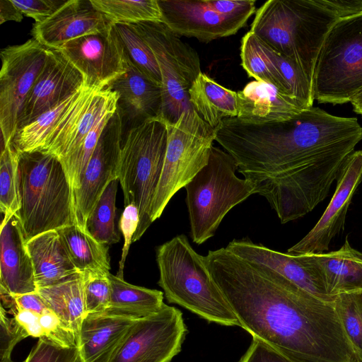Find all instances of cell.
I'll return each instance as SVG.
<instances>
[{"instance_id": "obj_49", "label": "cell", "mask_w": 362, "mask_h": 362, "mask_svg": "<svg viewBox=\"0 0 362 362\" xmlns=\"http://www.w3.org/2000/svg\"><path fill=\"white\" fill-rule=\"evenodd\" d=\"M0 362H15V361H12V359H11V360H8V361H0ZM23 362H24V361H23Z\"/></svg>"}, {"instance_id": "obj_32", "label": "cell", "mask_w": 362, "mask_h": 362, "mask_svg": "<svg viewBox=\"0 0 362 362\" xmlns=\"http://www.w3.org/2000/svg\"><path fill=\"white\" fill-rule=\"evenodd\" d=\"M240 57L242 66L250 77L272 84L291 95L284 80L261 40L250 31L242 38Z\"/></svg>"}, {"instance_id": "obj_7", "label": "cell", "mask_w": 362, "mask_h": 362, "mask_svg": "<svg viewBox=\"0 0 362 362\" xmlns=\"http://www.w3.org/2000/svg\"><path fill=\"white\" fill-rule=\"evenodd\" d=\"M236 170L233 158L213 146L207 165L185 185L193 243L201 245L213 237L227 213L254 194L252 184L239 178Z\"/></svg>"}, {"instance_id": "obj_34", "label": "cell", "mask_w": 362, "mask_h": 362, "mask_svg": "<svg viewBox=\"0 0 362 362\" xmlns=\"http://www.w3.org/2000/svg\"><path fill=\"white\" fill-rule=\"evenodd\" d=\"M119 180H112L105 188L90 214L86 230L98 242L110 245L119 241L115 227L116 195Z\"/></svg>"}, {"instance_id": "obj_26", "label": "cell", "mask_w": 362, "mask_h": 362, "mask_svg": "<svg viewBox=\"0 0 362 362\" xmlns=\"http://www.w3.org/2000/svg\"><path fill=\"white\" fill-rule=\"evenodd\" d=\"M38 288L57 284L79 272L70 259L57 230L37 235L25 242Z\"/></svg>"}, {"instance_id": "obj_40", "label": "cell", "mask_w": 362, "mask_h": 362, "mask_svg": "<svg viewBox=\"0 0 362 362\" xmlns=\"http://www.w3.org/2000/svg\"><path fill=\"white\" fill-rule=\"evenodd\" d=\"M26 332L17 323L13 317H8L5 308H0V361L11 359L15 346L28 337Z\"/></svg>"}, {"instance_id": "obj_23", "label": "cell", "mask_w": 362, "mask_h": 362, "mask_svg": "<svg viewBox=\"0 0 362 362\" xmlns=\"http://www.w3.org/2000/svg\"><path fill=\"white\" fill-rule=\"evenodd\" d=\"M136 320L105 312L87 314L77 341L80 362H109Z\"/></svg>"}, {"instance_id": "obj_42", "label": "cell", "mask_w": 362, "mask_h": 362, "mask_svg": "<svg viewBox=\"0 0 362 362\" xmlns=\"http://www.w3.org/2000/svg\"><path fill=\"white\" fill-rule=\"evenodd\" d=\"M139 223V214L137 206L134 204H129L125 206L119 223V229L124 237L122 255L119 262V271L116 275L120 279H124V263Z\"/></svg>"}, {"instance_id": "obj_46", "label": "cell", "mask_w": 362, "mask_h": 362, "mask_svg": "<svg viewBox=\"0 0 362 362\" xmlns=\"http://www.w3.org/2000/svg\"><path fill=\"white\" fill-rule=\"evenodd\" d=\"M9 311L17 323L26 332L28 337L38 339L44 337L43 329L40 322V314L21 309H13Z\"/></svg>"}, {"instance_id": "obj_33", "label": "cell", "mask_w": 362, "mask_h": 362, "mask_svg": "<svg viewBox=\"0 0 362 362\" xmlns=\"http://www.w3.org/2000/svg\"><path fill=\"white\" fill-rule=\"evenodd\" d=\"M93 7L112 24L161 22L162 12L158 0H90Z\"/></svg>"}, {"instance_id": "obj_22", "label": "cell", "mask_w": 362, "mask_h": 362, "mask_svg": "<svg viewBox=\"0 0 362 362\" xmlns=\"http://www.w3.org/2000/svg\"><path fill=\"white\" fill-rule=\"evenodd\" d=\"M238 93L237 118L260 124L287 120L306 108L293 96L259 81L248 83Z\"/></svg>"}, {"instance_id": "obj_17", "label": "cell", "mask_w": 362, "mask_h": 362, "mask_svg": "<svg viewBox=\"0 0 362 362\" xmlns=\"http://www.w3.org/2000/svg\"><path fill=\"white\" fill-rule=\"evenodd\" d=\"M118 94L108 87L86 86L78 102L52 134L42 151L62 161L74 154L90 131L108 110L118 107Z\"/></svg>"}, {"instance_id": "obj_27", "label": "cell", "mask_w": 362, "mask_h": 362, "mask_svg": "<svg viewBox=\"0 0 362 362\" xmlns=\"http://www.w3.org/2000/svg\"><path fill=\"white\" fill-rule=\"evenodd\" d=\"M188 95L193 108L214 129L223 119L238 115L237 92L222 86L202 72L193 82Z\"/></svg>"}, {"instance_id": "obj_15", "label": "cell", "mask_w": 362, "mask_h": 362, "mask_svg": "<svg viewBox=\"0 0 362 362\" xmlns=\"http://www.w3.org/2000/svg\"><path fill=\"white\" fill-rule=\"evenodd\" d=\"M336 182L334 194L319 221L287 253L305 255L325 252L344 231L349 205L362 182V150L349 155Z\"/></svg>"}, {"instance_id": "obj_5", "label": "cell", "mask_w": 362, "mask_h": 362, "mask_svg": "<svg viewBox=\"0 0 362 362\" xmlns=\"http://www.w3.org/2000/svg\"><path fill=\"white\" fill-rule=\"evenodd\" d=\"M18 218L25 242L76 224L73 192L59 160L42 151L20 153Z\"/></svg>"}, {"instance_id": "obj_30", "label": "cell", "mask_w": 362, "mask_h": 362, "mask_svg": "<svg viewBox=\"0 0 362 362\" xmlns=\"http://www.w3.org/2000/svg\"><path fill=\"white\" fill-rule=\"evenodd\" d=\"M86 85L32 122L18 130L12 142L19 153L42 151L52 134L82 96Z\"/></svg>"}, {"instance_id": "obj_29", "label": "cell", "mask_w": 362, "mask_h": 362, "mask_svg": "<svg viewBox=\"0 0 362 362\" xmlns=\"http://www.w3.org/2000/svg\"><path fill=\"white\" fill-rule=\"evenodd\" d=\"M111 299L105 313L141 319L158 312L163 305V292L127 283L111 273Z\"/></svg>"}, {"instance_id": "obj_48", "label": "cell", "mask_w": 362, "mask_h": 362, "mask_svg": "<svg viewBox=\"0 0 362 362\" xmlns=\"http://www.w3.org/2000/svg\"><path fill=\"white\" fill-rule=\"evenodd\" d=\"M353 110L362 116V91L357 94L351 102Z\"/></svg>"}, {"instance_id": "obj_43", "label": "cell", "mask_w": 362, "mask_h": 362, "mask_svg": "<svg viewBox=\"0 0 362 362\" xmlns=\"http://www.w3.org/2000/svg\"><path fill=\"white\" fill-rule=\"evenodd\" d=\"M21 12L40 23L51 16L65 1L57 0H11Z\"/></svg>"}, {"instance_id": "obj_3", "label": "cell", "mask_w": 362, "mask_h": 362, "mask_svg": "<svg viewBox=\"0 0 362 362\" xmlns=\"http://www.w3.org/2000/svg\"><path fill=\"white\" fill-rule=\"evenodd\" d=\"M362 12V0H269L255 13L250 31L294 62L313 85L317 61L332 27Z\"/></svg>"}, {"instance_id": "obj_11", "label": "cell", "mask_w": 362, "mask_h": 362, "mask_svg": "<svg viewBox=\"0 0 362 362\" xmlns=\"http://www.w3.org/2000/svg\"><path fill=\"white\" fill-rule=\"evenodd\" d=\"M47 49L31 38L1 51L0 127L3 148L12 144L26 98L45 63Z\"/></svg>"}, {"instance_id": "obj_12", "label": "cell", "mask_w": 362, "mask_h": 362, "mask_svg": "<svg viewBox=\"0 0 362 362\" xmlns=\"http://www.w3.org/2000/svg\"><path fill=\"white\" fill-rule=\"evenodd\" d=\"M187 333L182 312L164 303L156 313L136 320L109 362H170Z\"/></svg>"}, {"instance_id": "obj_9", "label": "cell", "mask_w": 362, "mask_h": 362, "mask_svg": "<svg viewBox=\"0 0 362 362\" xmlns=\"http://www.w3.org/2000/svg\"><path fill=\"white\" fill-rule=\"evenodd\" d=\"M166 126L167 147L151 204L152 222L160 218L175 194L207 165L216 141V129L194 108L183 112L175 123L166 122Z\"/></svg>"}, {"instance_id": "obj_4", "label": "cell", "mask_w": 362, "mask_h": 362, "mask_svg": "<svg viewBox=\"0 0 362 362\" xmlns=\"http://www.w3.org/2000/svg\"><path fill=\"white\" fill-rule=\"evenodd\" d=\"M158 284L170 303L185 308L209 322L238 326L239 321L211 278L205 256L198 254L181 234L156 249Z\"/></svg>"}, {"instance_id": "obj_8", "label": "cell", "mask_w": 362, "mask_h": 362, "mask_svg": "<svg viewBox=\"0 0 362 362\" xmlns=\"http://www.w3.org/2000/svg\"><path fill=\"white\" fill-rule=\"evenodd\" d=\"M362 91V12L339 21L329 32L313 78L319 103H351Z\"/></svg>"}, {"instance_id": "obj_6", "label": "cell", "mask_w": 362, "mask_h": 362, "mask_svg": "<svg viewBox=\"0 0 362 362\" xmlns=\"http://www.w3.org/2000/svg\"><path fill=\"white\" fill-rule=\"evenodd\" d=\"M167 141L166 122L160 116L133 125L122 141L118 180L124 205L134 204L139 214L133 242L139 240L153 223L151 204L163 169Z\"/></svg>"}, {"instance_id": "obj_1", "label": "cell", "mask_w": 362, "mask_h": 362, "mask_svg": "<svg viewBox=\"0 0 362 362\" xmlns=\"http://www.w3.org/2000/svg\"><path fill=\"white\" fill-rule=\"evenodd\" d=\"M215 129L216 141L281 223L303 217L327 198L362 141L356 117L313 106L289 119L267 124L227 117Z\"/></svg>"}, {"instance_id": "obj_14", "label": "cell", "mask_w": 362, "mask_h": 362, "mask_svg": "<svg viewBox=\"0 0 362 362\" xmlns=\"http://www.w3.org/2000/svg\"><path fill=\"white\" fill-rule=\"evenodd\" d=\"M57 49L91 88H105L126 71L124 48L115 25L105 31L71 40Z\"/></svg>"}, {"instance_id": "obj_41", "label": "cell", "mask_w": 362, "mask_h": 362, "mask_svg": "<svg viewBox=\"0 0 362 362\" xmlns=\"http://www.w3.org/2000/svg\"><path fill=\"white\" fill-rule=\"evenodd\" d=\"M44 337L63 347L77 346L74 332L51 310L40 316Z\"/></svg>"}, {"instance_id": "obj_28", "label": "cell", "mask_w": 362, "mask_h": 362, "mask_svg": "<svg viewBox=\"0 0 362 362\" xmlns=\"http://www.w3.org/2000/svg\"><path fill=\"white\" fill-rule=\"evenodd\" d=\"M36 292L48 308L74 332L77 342L86 315L83 274L78 272L53 285L38 288Z\"/></svg>"}, {"instance_id": "obj_47", "label": "cell", "mask_w": 362, "mask_h": 362, "mask_svg": "<svg viewBox=\"0 0 362 362\" xmlns=\"http://www.w3.org/2000/svg\"><path fill=\"white\" fill-rule=\"evenodd\" d=\"M23 18V14L12 3L11 0L0 1V23L8 21L20 22Z\"/></svg>"}, {"instance_id": "obj_24", "label": "cell", "mask_w": 362, "mask_h": 362, "mask_svg": "<svg viewBox=\"0 0 362 362\" xmlns=\"http://www.w3.org/2000/svg\"><path fill=\"white\" fill-rule=\"evenodd\" d=\"M125 52V50H124ZM126 71L107 87L118 94V108L134 125L160 116L162 88L134 65L125 52Z\"/></svg>"}, {"instance_id": "obj_25", "label": "cell", "mask_w": 362, "mask_h": 362, "mask_svg": "<svg viewBox=\"0 0 362 362\" xmlns=\"http://www.w3.org/2000/svg\"><path fill=\"white\" fill-rule=\"evenodd\" d=\"M322 279L328 294L362 293V252L346 238L338 250L303 255Z\"/></svg>"}, {"instance_id": "obj_19", "label": "cell", "mask_w": 362, "mask_h": 362, "mask_svg": "<svg viewBox=\"0 0 362 362\" xmlns=\"http://www.w3.org/2000/svg\"><path fill=\"white\" fill-rule=\"evenodd\" d=\"M113 25L90 0H69L47 19L35 23L31 35L42 45L58 48L71 40L105 31Z\"/></svg>"}, {"instance_id": "obj_45", "label": "cell", "mask_w": 362, "mask_h": 362, "mask_svg": "<svg viewBox=\"0 0 362 362\" xmlns=\"http://www.w3.org/2000/svg\"><path fill=\"white\" fill-rule=\"evenodd\" d=\"M238 362H293L258 338L253 337L247 351Z\"/></svg>"}, {"instance_id": "obj_31", "label": "cell", "mask_w": 362, "mask_h": 362, "mask_svg": "<svg viewBox=\"0 0 362 362\" xmlns=\"http://www.w3.org/2000/svg\"><path fill=\"white\" fill-rule=\"evenodd\" d=\"M57 231L70 259L79 272L110 273L108 245L98 242L76 224L64 226Z\"/></svg>"}, {"instance_id": "obj_44", "label": "cell", "mask_w": 362, "mask_h": 362, "mask_svg": "<svg viewBox=\"0 0 362 362\" xmlns=\"http://www.w3.org/2000/svg\"><path fill=\"white\" fill-rule=\"evenodd\" d=\"M213 11L227 17L248 21L255 11V1L252 0H205Z\"/></svg>"}, {"instance_id": "obj_20", "label": "cell", "mask_w": 362, "mask_h": 362, "mask_svg": "<svg viewBox=\"0 0 362 362\" xmlns=\"http://www.w3.org/2000/svg\"><path fill=\"white\" fill-rule=\"evenodd\" d=\"M226 247L239 257L271 268L322 300L333 302L335 299L328 294L322 279L303 255L274 250L247 238L234 239Z\"/></svg>"}, {"instance_id": "obj_38", "label": "cell", "mask_w": 362, "mask_h": 362, "mask_svg": "<svg viewBox=\"0 0 362 362\" xmlns=\"http://www.w3.org/2000/svg\"><path fill=\"white\" fill-rule=\"evenodd\" d=\"M110 273H82L86 315L103 313L108 309L111 299V284L108 277Z\"/></svg>"}, {"instance_id": "obj_18", "label": "cell", "mask_w": 362, "mask_h": 362, "mask_svg": "<svg viewBox=\"0 0 362 362\" xmlns=\"http://www.w3.org/2000/svg\"><path fill=\"white\" fill-rule=\"evenodd\" d=\"M158 1L162 12V23L173 33L204 42L233 35L247 22L221 15L211 9L205 1Z\"/></svg>"}, {"instance_id": "obj_36", "label": "cell", "mask_w": 362, "mask_h": 362, "mask_svg": "<svg viewBox=\"0 0 362 362\" xmlns=\"http://www.w3.org/2000/svg\"><path fill=\"white\" fill-rule=\"evenodd\" d=\"M115 28L132 63L161 86V76L156 59L143 37L131 24H115Z\"/></svg>"}, {"instance_id": "obj_39", "label": "cell", "mask_w": 362, "mask_h": 362, "mask_svg": "<svg viewBox=\"0 0 362 362\" xmlns=\"http://www.w3.org/2000/svg\"><path fill=\"white\" fill-rule=\"evenodd\" d=\"M24 362H80L77 346L63 347L40 338Z\"/></svg>"}, {"instance_id": "obj_16", "label": "cell", "mask_w": 362, "mask_h": 362, "mask_svg": "<svg viewBox=\"0 0 362 362\" xmlns=\"http://www.w3.org/2000/svg\"><path fill=\"white\" fill-rule=\"evenodd\" d=\"M83 85V74L64 54L59 49L48 47L45 63L25 102L18 130L74 94Z\"/></svg>"}, {"instance_id": "obj_35", "label": "cell", "mask_w": 362, "mask_h": 362, "mask_svg": "<svg viewBox=\"0 0 362 362\" xmlns=\"http://www.w3.org/2000/svg\"><path fill=\"white\" fill-rule=\"evenodd\" d=\"M20 153L12 144L2 148L0 158V209L2 222L7 221L20 209L18 164Z\"/></svg>"}, {"instance_id": "obj_2", "label": "cell", "mask_w": 362, "mask_h": 362, "mask_svg": "<svg viewBox=\"0 0 362 362\" xmlns=\"http://www.w3.org/2000/svg\"><path fill=\"white\" fill-rule=\"evenodd\" d=\"M240 327L293 362H358L335 309L271 268L221 247L205 256Z\"/></svg>"}, {"instance_id": "obj_10", "label": "cell", "mask_w": 362, "mask_h": 362, "mask_svg": "<svg viewBox=\"0 0 362 362\" xmlns=\"http://www.w3.org/2000/svg\"><path fill=\"white\" fill-rule=\"evenodd\" d=\"M153 51L162 81L160 117L168 123H175L182 113L193 108L188 92L202 73L197 52L182 41L161 22L131 24Z\"/></svg>"}, {"instance_id": "obj_21", "label": "cell", "mask_w": 362, "mask_h": 362, "mask_svg": "<svg viewBox=\"0 0 362 362\" xmlns=\"http://www.w3.org/2000/svg\"><path fill=\"white\" fill-rule=\"evenodd\" d=\"M1 295L16 296L37 291L34 270L21 222L15 214L1 222Z\"/></svg>"}, {"instance_id": "obj_37", "label": "cell", "mask_w": 362, "mask_h": 362, "mask_svg": "<svg viewBox=\"0 0 362 362\" xmlns=\"http://www.w3.org/2000/svg\"><path fill=\"white\" fill-rule=\"evenodd\" d=\"M334 305L358 361L362 362V293L339 294Z\"/></svg>"}, {"instance_id": "obj_13", "label": "cell", "mask_w": 362, "mask_h": 362, "mask_svg": "<svg viewBox=\"0 0 362 362\" xmlns=\"http://www.w3.org/2000/svg\"><path fill=\"white\" fill-rule=\"evenodd\" d=\"M122 129L123 116L117 107L101 134L79 187L73 194L76 225L84 230L88 218L104 190L119 178Z\"/></svg>"}]
</instances>
